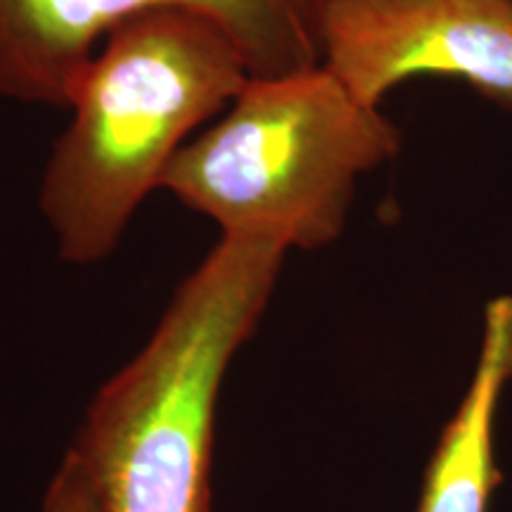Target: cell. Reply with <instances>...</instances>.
Here are the masks:
<instances>
[{"mask_svg": "<svg viewBox=\"0 0 512 512\" xmlns=\"http://www.w3.org/2000/svg\"><path fill=\"white\" fill-rule=\"evenodd\" d=\"M399 147V128L380 107L358 102L320 64L252 76L219 124L176 152L159 188L223 235L320 249L344 230L358 178Z\"/></svg>", "mask_w": 512, "mask_h": 512, "instance_id": "obj_3", "label": "cell"}, {"mask_svg": "<svg viewBox=\"0 0 512 512\" xmlns=\"http://www.w3.org/2000/svg\"><path fill=\"white\" fill-rule=\"evenodd\" d=\"M41 512H102L93 479L74 448H69L57 467Z\"/></svg>", "mask_w": 512, "mask_h": 512, "instance_id": "obj_7", "label": "cell"}, {"mask_svg": "<svg viewBox=\"0 0 512 512\" xmlns=\"http://www.w3.org/2000/svg\"><path fill=\"white\" fill-rule=\"evenodd\" d=\"M512 382V297L484 309L482 347L467 392L448 420L425 472L415 512H489L501 470L496 463V422Z\"/></svg>", "mask_w": 512, "mask_h": 512, "instance_id": "obj_6", "label": "cell"}, {"mask_svg": "<svg viewBox=\"0 0 512 512\" xmlns=\"http://www.w3.org/2000/svg\"><path fill=\"white\" fill-rule=\"evenodd\" d=\"M332 0H0V98L72 107L105 36L138 12L185 8L219 22L252 76H287L323 64Z\"/></svg>", "mask_w": 512, "mask_h": 512, "instance_id": "obj_4", "label": "cell"}, {"mask_svg": "<svg viewBox=\"0 0 512 512\" xmlns=\"http://www.w3.org/2000/svg\"><path fill=\"white\" fill-rule=\"evenodd\" d=\"M249 79L233 38L202 12L152 8L117 24L83 72L72 124L43 171L41 211L62 259L110 256L183 138L228 110Z\"/></svg>", "mask_w": 512, "mask_h": 512, "instance_id": "obj_1", "label": "cell"}, {"mask_svg": "<svg viewBox=\"0 0 512 512\" xmlns=\"http://www.w3.org/2000/svg\"><path fill=\"white\" fill-rule=\"evenodd\" d=\"M287 252L273 238L223 235L150 342L95 396L72 448L102 512H211L223 375L259 325Z\"/></svg>", "mask_w": 512, "mask_h": 512, "instance_id": "obj_2", "label": "cell"}, {"mask_svg": "<svg viewBox=\"0 0 512 512\" xmlns=\"http://www.w3.org/2000/svg\"><path fill=\"white\" fill-rule=\"evenodd\" d=\"M323 67L368 107L446 76L512 112V0H332Z\"/></svg>", "mask_w": 512, "mask_h": 512, "instance_id": "obj_5", "label": "cell"}]
</instances>
